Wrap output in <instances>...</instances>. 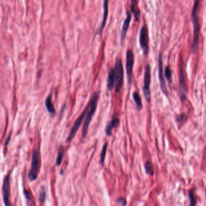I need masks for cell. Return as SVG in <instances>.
<instances>
[{"instance_id": "21", "label": "cell", "mask_w": 206, "mask_h": 206, "mask_svg": "<svg viewBox=\"0 0 206 206\" xmlns=\"http://www.w3.org/2000/svg\"><path fill=\"white\" fill-rule=\"evenodd\" d=\"M144 168L146 172L151 175H153V163L149 161H147L144 164Z\"/></svg>"}, {"instance_id": "10", "label": "cell", "mask_w": 206, "mask_h": 206, "mask_svg": "<svg viewBox=\"0 0 206 206\" xmlns=\"http://www.w3.org/2000/svg\"><path fill=\"white\" fill-rule=\"evenodd\" d=\"M163 55L161 53H160L158 56V77L159 81L160 83V87L163 93L168 97V90L167 89L166 81L164 79V72H163Z\"/></svg>"}, {"instance_id": "18", "label": "cell", "mask_w": 206, "mask_h": 206, "mask_svg": "<svg viewBox=\"0 0 206 206\" xmlns=\"http://www.w3.org/2000/svg\"><path fill=\"white\" fill-rule=\"evenodd\" d=\"M133 99L135 103L137 106L138 110H142L143 108V105H142V98H141L140 94L137 92H135L133 94Z\"/></svg>"}, {"instance_id": "23", "label": "cell", "mask_w": 206, "mask_h": 206, "mask_svg": "<svg viewBox=\"0 0 206 206\" xmlns=\"http://www.w3.org/2000/svg\"><path fill=\"white\" fill-rule=\"evenodd\" d=\"M164 76L166 78V79L168 81L169 83H172V71L170 70V68L169 66L166 67L165 71H164Z\"/></svg>"}, {"instance_id": "2", "label": "cell", "mask_w": 206, "mask_h": 206, "mask_svg": "<svg viewBox=\"0 0 206 206\" xmlns=\"http://www.w3.org/2000/svg\"><path fill=\"white\" fill-rule=\"evenodd\" d=\"M199 5V0H195L192 12V21L193 27V39L192 45V53L193 54L196 52L197 48L199 35L200 31V24L198 18V8Z\"/></svg>"}, {"instance_id": "15", "label": "cell", "mask_w": 206, "mask_h": 206, "mask_svg": "<svg viewBox=\"0 0 206 206\" xmlns=\"http://www.w3.org/2000/svg\"><path fill=\"white\" fill-rule=\"evenodd\" d=\"M120 124V120L118 118H113L108 124L105 128V133L107 136H111L112 130Z\"/></svg>"}, {"instance_id": "25", "label": "cell", "mask_w": 206, "mask_h": 206, "mask_svg": "<svg viewBox=\"0 0 206 206\" xmlns=\"http://www.w3.org/2000/svg\"><path fill=\"white\" fill-rule=\"evenodd\" d=\"M25 198L26 199V204L27 206H32V199H31V197H30V194L29 193L28 191L27 190H24V192Z\"/></svg>"}, {"instance_id": "17", "label": "cell", "mask_w": 206, "mask_h": 206, "mask_svg": "<svg viewBox=\"0 0 206 206\" xmlns=\"http://www.w3.org/2000/svg\"><path fill=\"white\" fill-rule=\"evenodd\" d=\"M131 10L134 15L135 18L138 21L140 17V10L138 7V1L131 0Z\"/></svg>"}, {"instance_id": "20", "label": "cell", "mask_w": 206, "mask_h": 206, "mask_svg": "<svg viewBox=\"0 0 206 206\" xmlns=\"http://www.w3.org/2000/svg\"><path fill=\"white\" fill-rule=\"evenodd\" d=\"M63 154H64V151H63V146H60L59 149H58V156H57V158H56V165L57 166H60L61 165V164L63 161Z\"/></svg>"}, {"instance_id": "14", "label": "cell", "mask_w": 206, "mask_h": 206, "mask_svg": "<svg viewBox=\"0 0 206 206\" xmlns=\"http://www.w3.org/2000/svg\"><path fill=\"white\" fill-rule=\"evenodd\" d=\"M45 106L49 113H50L52 115H56V110L52 102V97L51 94L48 95L45 99Z\"/></svg>"}, {"instance_id": "1", "label": "cell", "mask_w": 206, "mask_h": 206, "mask_svg": "<svg viewBox=\"0 0 206 206\" xmlns=\"http://www.w3.org/2000/svg\"><path fill=\"white\" fill-rule=\"evenodd\" d=\"M99 99V92H96L94 93L93 97H91V98L89 101L90 103V107L88 111V113L87 114V117L85 118L83 128H82V137H85L87 135L91 121L93 119L94 115L95 114V112L97 109Z\"/></svg>"}, {"instance_id": "6", "label": "cell", "mask_w": 206, "mask_h": 206, "mask_svg": "<svg viewBox=\"0 0 206 206\" xmlns=\"http://www.w3.org/2000/svg\"><path fill=\"white\" fill-rule=\"evenodd\" d=\"M90 107V102L88 103V105L86 106V108H84L83 111L82 112V113H81V115L77 119V120L75 121L74 126H73L72 130L70 131V133L68 136V138L67 139V142H70L72 139L74 137L75 135H76L78 130H79L80 126H81V124L83 120V119L85 117V116L87 115L88 111L89 110Z\"/></svg>"}, {"instance_id": "12", "label": "cell", "mask_w": 206, "mask_h": 206, "mask_svg": "<svg viewBox=\"0 0 206 206\" xmlns=\"http://www.w3.org/2000/svg\"><path fill=\"white\" fill-rule=\"evenodd\" d=\"M131 21V15L129 12H127L126 13V17L125 20L123 22V26H122V32H121V42L122 43L123 41L125 39L128 28L129 27V24Z\"/></svg>"}, {"instance_id": "9", "label": "cell", "mask_w": 206, "mask_h": 206, "mask_svg": "<svg viewBox=\"0 0 206 206\" xmlns=\"http://www.w3.org/2000/svg\"><path fill=\"white\" fill-rule=\"evenodd\" d=\"M126 68L127 73L128 83L129 84L131 83V77L133 74V66L134 63V57L133 52L131 50H128L126 52Z\"/></svg>"}, {"instance_id": "11", "label": "cell", "mask_w": 206, "mask_h": 206, "mask_svg": "<svg viewBox=\"0 0 206 206\" xmlns=\"http://www.w3.org/2000/svg\"><path fill=\"white\" fill-rule=\"evenodd\" d=\"M179 88L180 90H181V102H183L184 99H186V95L184 92L186 91V81L184 79V69H183V62L179 65Z\"/></svg>"}, {"instance_id": "19", "label": "cell", "mask_w": 206, "mask_h": 206, "mask_svg": "<svg viewBox=\"0 0 206 206\" xmlns=\"http://www.w3.org/2000/svg\"><path fill=\"white\" fill-rule=\"evenodd\" d=\"M108 142H105L103 145V148L102 150V151L100 153V161L99 163L103 166L104 165V162L105 160V157H106V154H107V151Z\"/></svg>"}, {"instance_id": "8", "label": "cell", "mask_w": 206, "mask_h": 206, "mask_svg": "<svg viewBox=\"0 0 206 206\" xmlns=\"http://www.w3.org/2000/svg\"><path fill=\"white\" fill-rule=\"evenodd\" d=\"M3 197L5 206H13L10 202V177L8 174L3 181Z\"/></svg>"}, {"instance_id": "16", "label": "cell", "mask_w": 206, "mask_h": 206, "mask_svg": "<svg viewBox=\"0 0 206 206\" xmlns=\"http://www.w3.org/2000/svg\"><path fill=\"white\" fill-rule=\"evenodd\" d=\"M115 85V79H114V68L109 69L108 72L107 80V89L108 90H112L113 89Z\"/></svg>"}, {"instance_id": "4", "label": "cell", "mask_w": 206, "mask_h": 206, "mask_svg": "<svg viewBox=\"0 0 206 206\" xmlns=\"http://www.w3.org/2000/svg\"><path fill=\"white\" fill-rule=\"evenodd\" d=\"M114 70L115 79V90L116 92H120L123 86V68L122 62L120 59H117L116 61Z\"/></svg>"}, {"instance_id": "5", "label": "cell", "mask_w": 206, "mask_h": 206, "mask_svg": "<svg viewBox=\"0 0 206 206\" xmlns=\"http://www.w3.org/2000/svg\"><path fill=\"white\" fill-rule=\"evenodd\" d=\"M151 81V67L149 64L148 63L145 68L143 92L146 101L149 103L151 102V89H150Z\"/></svg>"}, {"instance_id": "3", "label": "cell", "mask_w": 206, "mask_h": 206, "mask_svg": "<svg viewBox=\"0 0 206 206\" xmlns=\"http://www.w3.org/2000/svg\"><path fill=\"white\" fill-rule=\"evenodd\" d=\"M41 159L38 150L34 149L32 154L31 167L28 174V178L30 181H35L38 177L41 170Z\"/></svg>"}, {"instance_id": "13", "label": "cell", "mask_w": 206, "mask_h": 206, "mask_svg": "<svg viewBox=\"0 0 206 206\" xmlns=\"http://www.w3.org/2000/svg\"><path fill=\"white\" fill-rule=\"evenodd\" d=\"M108 2L109 0H103V18H102V21L100 25V27L99 28L98 31V34L101 33V32L103 31V28H105L107 20L108 15Z\"/></svg>"}, {"instance_id": "22", "label": "cell", "mask_w": 206, "mask_h": 206, "mask_svg": "<svg viewBox=\"0 0 206 206\" xmlns=\"http://www.w3.org/2000/svg\"><path fill=\"white\" fill-rule=\"evenodd\" d=\"M46 196L47 194L44 187H41L39 191V201L41 204H43L45 202Z\"/></svg>"}, {"instance_id": "24", "label": "cell", "mask_w": 206, "mask_h": 206, "mask_svg": "<svg viewBox=\"0 0 206 206\" xmlns=\"http://www.w3.org/2000/svg\"><path fill=\"white\" fill-rule=\"evenodd\" d=\"M189 200H190V205L189 206H195L196 205V200L194 196L193 190H192L189 192Z\"/></svg>"}, {"instance_id": "7", "label": "cell", "mask_w": 206, "mask_h": 206, "mask_svg": "<svg viewBox=\"0 0 206 206\" xmlns=\"http://www.w3.org/2000/svg\"><path fill=\"white\" fill-rule=\"evenodd\" d=\"M139 43L143 50L144 55L147 56L149 53V35L148 28L146 26H143L140 30Z\"/></svg>"}, {"instance_id": "26", "label": "cell", "mask_w": 206, "mask_h": 206, "mask_svg": "<svg viewBox=\"0 0 206 206\" xmlns=\"http://www.w3.org/2000/svg\"><path fill=\"white\" fill-rule=\"evenodd\" d=\"M118 203L122 206H125L126 204L125 199L123 198H120L118 199Z\"/></svg>"}]
</instances>
